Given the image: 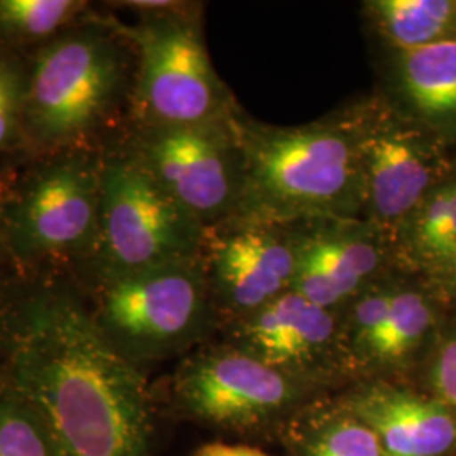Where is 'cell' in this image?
I'll return each mask as SVG.
<instances>
[{
	"label": "cell",
	"mask_w": 456,
	"mask_h": 456,
	"mask_svg": "<svg viewBox=\"0 0 456 456\" xmlns=\"http://www.w3.org/2000/svg\"><path fill=\"white\" fill-rule=\"evenodd\" d=\"M357 412L386 456H443L455 444L456 423L446 408L409 392L379 386L360 395Z\"/></svg>",
	"instance_id": "cell-15"
},
{
	"label": "cell",
	"mask_w": 456,
	"mask_h": 456,
	"mask_svg": "<svg viewBox=\"0 0 456 456\" xmlns=\"http://www.w3.org/2000/svg\"><path fill=\"white\" fill-rule=\"evenodd\" d=\"M297 380L235 345L201 346L175 375V399L188 414L224 426L257 423L293 401Z\"/></svg>",
	"instance_id": "cell-11"
},
{
	"label": "cell",
	"mask_w": 456,
	"mask_h": 456,
	"mask_svg": "<svg viewBox=\"0 0 456 456\" xmlns=\"http://www.w3.org/2000/svg\"><path fill=\"white\" fill-rule=\"evenodd\" d=\"M363 220L392 240L426 195L452 173L441 139L394 109L379 90L360 97Z\"/></svg>",
	"instance_id": "cell-9"
},
{
	"label": "cell",
	"mask_w": 456,
	"mask_h": 456,
	"mask_svg": "<svg viewBox=\"0 0 456 456\" xmlns=\"http://www.w3.org/2000/svg\"><path fill=\"white\" fill-rule=\"evenodd\" d=\"M293 291L325 310L340 311L362 291L397 271L392 240L363 218L296 224Z\"/></svg>",
	"instance_id": "cell-12"
},
{
	"label": "cell",
	"mask_w": 456,
	"mask_h": 456,
	"mask_svg": "<svg viewBox=\"0 0 456 456\" xmlns=\"http://www.w3.org/2000/svg\"><path fill=\"white\" fill-rule=\"evenodd\" d=\"M90 11L82 0H0V46L31 53Z\"/></svg>",
	"instance_id": "cell-19"
},
{
	"label": "cell",
	"mask_w": 456,
	"mask_h": 456,
	"mask_svg": "<svg viewBox=\"0 0 456 456\" xmlns=\"http://www.w3.org/2000/svg\"><path fill=\"white\" fill-rule=\"evenodd\" d=\"M0 377L36 412L53 455L149 456L146 377L102 337L71 277L9 281Z\"/></svg>",
	"instance_id": "cell-1"
},
{
	"label": "cell",
	"mask_w": 456,
	"mask_h": 456,
	"mask_svg": "<svg viewBox=\"0 0 456 456\" xmlns=\"http://www.w3.org/2000/svg\"><path fill=\"white\" fill-rule=\"evenodd\" d=\"M228 326L232 345L294 380L352 367L340 311L320 308L293 289Z\"/></svg>",
	"instance_id": "cell-13"
},
{
	"label": "cell",
	"mask_w": 456,
	"mask_h": 456,
	"mask_svg": "<svg viewBox=\"0 0 456 456\" xmlns=\"http://www.w3.org/2000/svg\"><path fill=\"white\" fill-rule=\"evenodd\" d=\"M193 456H269L262 450L244 446V444H227V443H210L201 446Z\"/></svg>",
	"instance_id": "cell-24"
},
{
	"label": "cell",
	"mask_w": 456,
	"mask_h": 456,
	"mask_svg": "<svg viewBox=\"0 0 456 456\" xmlns=\"http://www.w3.org/2000/svg\"><path fill=\"white\" fill-rule=\"evenodd\" d=\"M233 126L244 159L233 216L277 224L363 218L360 98L299 126L265 124L240 109Z\"/></svg>",
	"instance_id": "cell-3"
},
{
	"label": "cell",
	"mask_w": 456,
	"mask_h": 456,
	"mask_svg": "<svg viewBox=\"0 0 456 456\" xmlns=\"http://www.w3.org/2000/svg\"><path fill=\"white\" fill-rule=\"evenodd\" d=\"M14 274H16V271L12 269L11 262H9L7 256H5L4 245H2V242H0V303H2V296H4V291H5V288H7L9 281L12 279Z\"/></svg>",
	"instance_id": "cell-25"
},
{
	"label": "cell",
	"mask_w": 456,
	"mask_h": 456,
	"mask_svg": "<svg viewBox=\"0 0 456 456\" xmlns=\"http://www.w3.org/2000/svg\"><path fill=\"white\" fill-rule=\"evenodd\" d=\"M205 230L117 141L103 149L97 248L71 277L198 261Z\"/></svg>",
	"instance_id": "cell-7"
},
{
	"label": "cell",
	"mask_w": 456,
	"mask_h": 456,
	"mask_svg": "<svg viewBox=\"0 0 456 456\" xmlns=\"http://www.w3.org/2000/svg\"><path fill=\"white\" fill-rule=\"evenodd\" d=\"M362 16L386 53H406L456 37L455 0H367Z\"/></svg>",
	"instance_id": "cell-17"
},
{
	"label": "cell",
	"mask_w": 456,
	"mask_h": 456,
	"mask_svg": "<svg viewBox=\"0 0 456 456\" xmlns=\"http://www.w3.org/2000/svg\"><path fill=\"white\" fill-rule=\"evenodd\" d=\"M431 377L444 404L456 408V337L441 345Z\"/></svg>",
	"instance_id": "cell-23"
},
{
	"label": "cell",
	"mask_w": 456,
	"mask_h": 456,
	"mask_svg": "<svg viewBox=\"0 0 456 456\" xmlns=\"http://www.w3.org/2000/svg\"><path fill=\"white\" fill-rule=\"evenodd\" d=\"M118 5L139 14L135 24L120 22L137 54L129 126L212 124L242 109L213 68L201 4L147 0Z\"/></svg>",
	"instance_id": "cell-5"
},
{
	"label": "cell",
	"mask_w": 456,
	"mask_h": 456,
	"mask_svg": "<svg viewBox=\"0 0 456 456\" xmlns=\"http://www.w3.org/2000/svg\"><path fill=\"white\" fill-rule=\"evenodd\" d=\"M0 456H54L31 406L0 377Z\"/></svg>",
	"instance_id": "cell-21"
},
{
	"label": "cell",
	"mask_w": 456,
	"mask_h": 456,
	"mask_svg": "<svg viewBox=\"0 0 456 456\" xmlns=\"http://www.w3.org/2000/svg\"><path fill=\"white\" fill-rule=\"evenodd\" d=\"M233 117L178 127L129 126L118 142L178 205L213 227L237 213L244 190Z\"/></svg>",
	"instance_id": "cell-8"
},
{
	"label": "cell",
	"mask_w": 456,
	"mask_h": 456,
	"mask_svg": "<svg viewBox=\"0 0 456 456\" xmlns=\"http://www.w3.org/2000/svg\"><path fill=\"white\" fill-rule=\"evenodd\" d=\"M436 274H440L446 282H450L452 286H455L456 288V257L453 261L448 262L438 273H435V276H436Z\"/></svg>",
	"instance_id": "cell-26"
},
{
	"label": "cell",
	"mask_w": 456,
	"mask_h": 456,
	"mask_svg": "<svg viewBox=\"0 0 456 456\" xmlns=\"http://www.w3.org/2000/svg\"><path fill=\"white\" fill-rule=\"evenodd\" d=\"M71 279L102 337L141 370L190 352L218 323L200 259Z\"/></svg>",
	"instance_id": "cell-6"
},
{
	"label": "cell",
	"mask_w": 456,
	"mask_h": 456,
	"mask_svg": "<svg viewBox=\"0 0 456 456\" xmlns=\"http://www.w3.org/2000/svg\"><path fill=\"white\" fill-rule=\"evenodd\" d=\"M308 456H386L374 431L362 421H340L326 428Z\"/></svg>",
	"instance_id": "cell-22"
},
{
	"label": "cell",
	"mask_w": 456,
	"mask_h": 456,
	"mask_svg": "<svg viewBox=\"0 0 456 456\" xmlns=\"http://www.w3.org/2000/svg\"><path fill=\"white\" fill-rule=\"evenodd\" d=\"M103 151L0 159V242L19 276H75L94 259Z\"/></svg>",
	"instance_id": "cell-4"
},
{
	"label": "cell",
	"mask_w": 456,
	"mask_h": 456,
	"mask_svg": "<svg viewBox=\"0 0 456 456\" xmlns=\"http://www.w3.org/2000/svg\"><path fill=\"white\" fill-rule=\"evenodd\" d=\"M29 80V53L0 46V159L19 151Z\"/></svg>",
	"instance_id": "cell-20"
},
{
	"label": "cell",
	"mask_w": 456,
	"mask_h": 456,
	"mask_svg": "<svg viewBox=\"0 0 456 456\" xmlns=\"http://www.w3.org/2000/svg\"><path fill=\"white\" fill-rule=\"evenodd\" d=\"M379 92L440 139L444 132H456V37L406 53H386Z\"/></svg>",
	"instance_id": "cell-14"
},
{
	"label": "cell",
	"mask_w": 456,
	"mask_h": 456,
	"mask_svg": "<svg viewBox=\"0 0 456 456\" xmlns=\"http://www.w3.org/2000/svg\"><path fill=\"white\" fill-rule=\"evenodd\" d=\"M433 323L435 310L428 296L397 279L389 311L370 342L360 352L355 365L377 369L403 365L421 346Z\"/></svg>",
	"instance_id": "cell-18"
},
{
	"label": "cell",
	"mask_w": 456,
	"mask_h": 456,
	"mask_svg": "<svg viewBox=\"0 0 456 456\" xmlns=\"http://www.w3.org/2000/svg\"><path fill=\"white\" fill-rule=\"evenodd\" d=\"M200 262L218 323L232 325L293 288L296 224L232 216L205 230Z\"/></svg>",
	"instance_id": "cell-10"
},
{
	"label": "cell",
	"mask_w": 456,
	"mask_h": 456,
	"mask_svg": "<svg viewBox=\"0 0 456 456\" xmlns=\"http://www.w3.org/2000/svg\"><path fill=\"white\" fill-rule=\"evenodd\" d=\"M397 271L438 273L456 257V173L438 183L392 237Z\"/></svg>",
	"instance_id": "cell-16"
},
{
	"label": "cell",
	"mask_w": 456,
	"mask_h": 456,
	"mask_svg": "<svg viewBox=\"0 0 456 456\" xmlns=\"http://www.w3.org/2000/svg\"><path fill=\"white\" fill-rule=\"evenodd\" d=\"M137 54L120 20L90 11L29 53L19 154L103 151L131 124Z\"/></svg>",
	"instance_id": "cell-2"
}]
</instances>
